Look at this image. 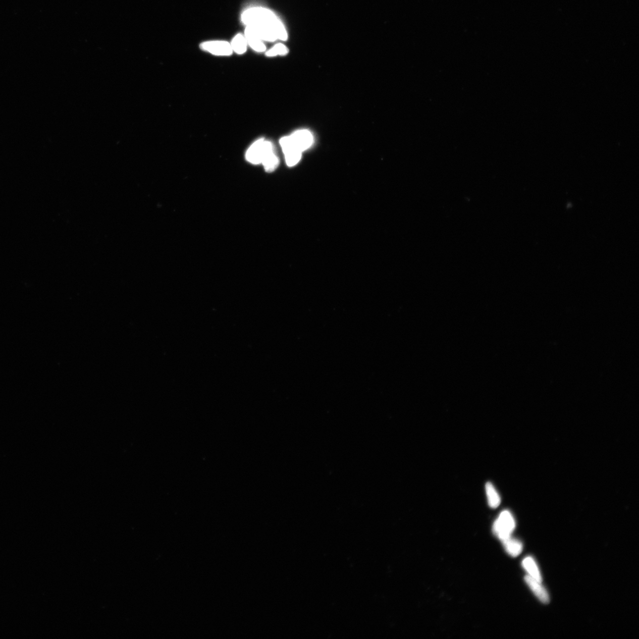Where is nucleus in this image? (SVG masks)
<instances>
[{"mask_svg":"<svg viewBox=\"0 0 639 639\" xmlns=\"http://www.w3.org/2000/svg\"><path fill=\"white\" fill-rule=\"evenodd\" d=\"M242 21L262 41H285L288 38L284 24L270 10L263 8L247 9L242 14Z\"/></svg>","mask_w":639,"mask_h":639,"instance_id":"f257e3e1","label":"nucleus"},{"mask_svg":"<svg viewBox=\"0 0 639 639\" xmlns=\"http://www.w3.org/2000/svg\"><path fill=\"white\" fill-rule=\"evenodd\" d=\"M516 528V522L510 511L505 510L500 514L493 525L494 534L501 541L511 537Z\"/></svg>","mask_w":639,"mask_h":639,"instance_id":"f03ea898","label":"nucleus"},{"mask_svg":"<svg viewBox=\"0 0 639 639\" xmlns=\"http://www.w3.org/2000/svg\"><path fill=\"white\" fill-rule=\"evenodd\" d=\"M280 143L286 157L287 166L288 167L296 166L300 162L303 152L295 146L290 136L282 137Z\"/></svg>","mask_w":639,"mask_h":639,"instance_id":"7ed1b4c3","label":"nucleus"},{"mask_svg":"<svg viewBox=\"0 0 639 639\" xmlns=\"http://www.w3.org/2000/svg\"><path fill=\"white\" fill-rule=\"evenodd\" d=\"M279 158L275 151L274 146L270 141L264 140L262 163L264 170L267 173H273L279 166Z\"/></svg>","mask_w":639,"mask_h":639,"instance_id":"20e7f679","label":"nucleus"},{"mask_svg":"<svg viewBox=\"0 0 639 639\" xmlns=\"http://www.w3.org/2000/svg\"><path fill=\"white\" fill-rule=\"evenodd\" d=\"M200 47L202 50L216 56L228 57L233 52L231 44L226 41H208L202 43Z\"/></svg>","mask_w":639,"mask_h":639,"instance_id":"39448f33","label":"nucleus"},{"mask_svg":"<svg viewBox=\"0 0 639 639\" xmlns=\"http://www.w3.org/2000/svg\"><path fill=\"white\" fill-rule=\"evenodd\" d=\"M295 146L303 152L310 148L314 142L313 136L308 130H300L290 136Z\"/></svg>","mask_w":639,"mask_h":639,"instance_id":"423d86ee","label":"nucleus"},{"mask_svg":"<svg viewBox=\"0 0 639 639\" xmlns=\"http://www.w3.org/2000/svg\"><path fill=\"white\" fill-rule=\"evenodd\" d=\"M264 140L263 138L256 140L247 150L245 156L247 162L253 165L261 164Z\"/></svg>","mask_w":639,"mask_h":639,"instance_id":"0eeeda50","label":"nucleus"},{"mask_svg":"<svg viewBox=\"0 0 639 639\" xmlns=\"http://www.w3.org/2000/svg\"><path fill=\"white\" fill-rule=\"evenodd\" d=\"M525 581L538 599L544 604L549 603V596L547 591L542 585L541 582L529 575L525 576Z\"/></svg>","mask_w":639,"mask_h":639,"instance_id":"6e6552de","label":"nucleus"},{"mask_svg":"<svg viewBox=\"0 0 639 639\" xmlns=\"http://www.w3.org/2000/svg\"><path fill=\"white\" fill-rule=\"evenodd\" d=\"M245 36L247 44L252 49L257 52H263L266 50V46L263 43V41L261 40L249 27H246Z\"/></svg>","mask_w":639,"mask_h":639,"instance_id":"1a4fd4ad","label":"nucleus"},{"mask_svg":"<svg viewBox=\"0 0 639 639\" xmlns=\"http://www.w3.org/2000/svg\"><path fill=\"white\" fill-rule=\"evenodd\" d=\"M502 542L507 554L512 557H517L523 551V545L517 539L510 537Z\"/></svg>","mask_w":639,"mask_h":639,"instance_id":"9d476101","label":"nucleus"},{"mask_svg":"<svg viewBox=\"0 0 639 639\" xmlns=\"http://www.w3.org/2000/svg\"><path fill=\"white\" fill-rule=\"evenodd\" d=\"M522 566L531 578L542 582V578L541 572L534 558L528 556L522 562Z\"/></svg>","mask_w":639,"mask_h":639,"instance_id":"9b49d317","label":"nucleus"},{"mask_svg":"<svg viewBox=\"0 0 639 639\" xmlns=\"http://www.w3.org/2000/svg\"><path fill=\"white\" fill-rule=\"evenodd\" d=\"M230 44H231L233 51L239 55L245 54L248 45L245 36L242 34H237Z\"/></svg>","mask_w":639,"mask_h":639,"instance_id":"f8f14e48","label":"nucleus"},{"mask_svg":"<svg viewBox=\"0 0 639 639\" xmlns=\"http://www.w3.org/2000/svg\"><path fill=\"white\" fill-rule=\"evenodd\" d=\"M486 490L490 507L493 508L499 507L501 503L500 497L493 484L488 483Z\"/></svg>","mask_w":639,"mask_h":639,"instance_id":"ddd939ff","label":"nucleus"},{"mask_svg":"<svg viewBox=\"0 0 639 639\" xmlns=\"http://www.w3.org/2000/svg\"><path fill=\"white\" fill-rule=\"evenodd\" d=\"M288 53L287 47L283 43H278L276 45L271 48V49L266 51V56L269 57H274L278 56H284Z\"/></svg>","mask_w":639,"mask_h":639,"instance_id":"4468645a","label":"nucleus"}]
</instances>
